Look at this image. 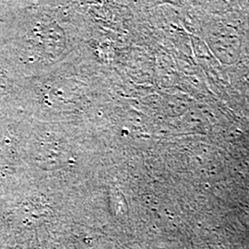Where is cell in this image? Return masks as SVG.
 <instances>
[{
	"label": "cell",
	"mask_w": 249,
	"mask_h": 249,
	"mask_svg": "<svg viewBox=\"0 0 249 249\" xmlns=\"http://www.w3.org/2000/svg\"><path fill=\"white\" fill-rule=\"evenodd\" d=\"M2 113H3V107H0V119H1V116H2Z\"/></svg>",
	"instance_id": "cell-2"
},
{
	"label": "cell",
	"mask_w": 249,
	"mask_h": 249,
	"mask_svg": "<svg viewBox=\"0 0 249 249\" xmlns=\"http://www.w3.org/2000/svg\"><path fill=\"white\" fill-rule=\"evenodd\" d=\"M21 83L20 72L0 45V107H10L14 105Z\"/></svg>",
	"instance_id": "cell-1"
}]
</instances>
